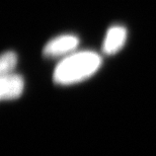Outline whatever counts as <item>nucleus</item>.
Returning <instances> with one entry per match:
<instances>
[{"label": "nucleus", "mask_w": 156, "mask_h": 156, "mask_svg": "<svg viewBox=\"0 0 156 156\" xmlns=\"http://www.w3.org/2000/svg\"><path fill=\"white\" fill-rule=\"evenodd\" d=\"M101 65V58L95 52H77L64 58L57 65L53 79L60 85H70L89 78Z\"/></svg>", "instance_id": "f257e3e1"}, {"label": "nucleus", "mask_w": 156, "mask_h": 156, "mask_svg": "<svg viewBox=\"0 0 156 156\" xmlns=\"http://www.w3.org/2000/svg\"><path fill=\"white\" fill-rule=\"evenodd\" d=\"M79 40L74 35H62L51 40L45 46L43 54L46 57H59L73 52L77 48Z\"/></svg>", "instance_id": "f03ea898"}, {"label": "nucleus", "mask_w": 156, "mask_h": 156, "mask_svg": "<svg viewBox=\"0 0 156 156\" xmlns=\"http://www.w3.org/2000/svg\"><path fill=\"white\" fill-rule=\"evenodd\" d=\"M24 82L18 74L8 73L1 75L0 80V98L2 101H10L20 98L23 91Z\"/></svg>", "instance_id": "7ed1b4c3"}, {"label": "nucleus", "mask_w": 156, "mask_h": 156, "mask_svg": "<svg viewBox=\"0 0 156 156\" xmlns=\"http://www.w3.org/2000/svg\"><path fill=\"white\" fill-rule=\"evenodd\" d=\"M127 39V30L122 26H114L108 29L102 44V50L107 55H114L123 48Z\"/></svg>", "instance_id": "20e7f679"}, {"label": "nucleus", "mask_w": 156, "mask_h": 156, "mask_svg": "<svg viewBox=\"0 0 156 156\" xmlns=\"http://www.w3.org/2000/svg\"><path fill=\"white\" fill-rule=\"evenodd\" d=\"M17 64V56L14 52L7 51L1 55L0 60V73L3 74L12 73V71Z\"/></svg>", "instance_id": "39448f33"}]
</instances>
